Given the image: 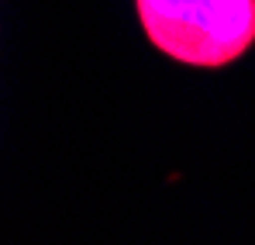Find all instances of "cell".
Returning a JSON list of instances; mask_svg holds the SVG:
<instances>
[{"label": "cell", "instance_id": "cell-1", "mask_svg": "<svg viewBox=\"0 0 255 245\" xmlns=\"http://www.w3.org/2000/svg\"><path fill=\"white\" fill-rule=\"evenodd\" d=\"M141 35L190 69H228L255 45V0H134Z\"/></svg>", "mask_w": 255, "mask_h": 245}]
</instances>
